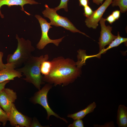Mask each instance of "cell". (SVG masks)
<instances>
[{
    "instance_id": "6da1fadb",
    "label": "cell",
    "mask_w": 127,
    "mask_h": 127,
    "mask_svg": "<svg viewBox=\"0 0 127 127\" xmlns=\"http://www.w3.org/2000/svg\"><path fill=\"white\" fill-rule=\"evenodd\" d=\"M51 61V71L48 75L43 76V81L55 86L62 84L66 85L73 82L81 74V68L72 60L59 57Z\"/></svg>"
},
{
    "instance_id": "7a4b0ae2",
    "label": "cell",
    "mask_w": 127,
    "mask_h": 127,
    "mask_svg": "<svg viewBox=\"0 0 127 127\" xmlns=\"http://www.w3.org/2000/svg\"><path fill=\"white\" fill-rule=\"evenodd\" d=\"M49 58L47 54L39 57L31 56L25 62L22 67L16 69L25 76L23 79L27 82L32 83L39 90L43 84L42 77L40 71V66L44 61L47 60Z\"/></svg>"
},
{
    "instance_id": "3957f363",
    "label": "cell",
    "mask_w": 127,
    "mask_h": 127,
    "mask_svg": "<svg viewBox=\"0 0 127 127\" xmlns=\"http://www.w3.org/2000/svg\"><path fill=\"white\" fill-rule=\"evenodd\" d=\"M16 38L18 42L17 48L13 53L8 54L7 61L8 63H12L15 68L21 66L32 56V53L35 50L31 41L20 38L17 34Z\"/></svg>"
},
{
    "instance_id": "277c9868",
    "label": "cell",
    "mask_w": 127,
    "mask_h": 127,
    "mask_svg": "<svg viewBox=\"0 0 127 127\" xmlns=\"http://www.w3.org/2000/svg\"><path fill=\"white\" fill-rule=\"evenodd\" d=\"M45 9L42 12V13L44 16L50 19L51 25L62 27L72 32H79L90 37L76 28L67 18L59 15L55 8H50L47 4L45 5Z\"/></svg>"
},
{
    "instance_id": "5b68a950",
    "label": "cell",
    "mask_w": 127,
    "mask_h": 127,
    "mask_svg": "<svg viewBox=\"0 0 127 127\" xmlns=\"http://www.w3.org/2000/svg\"><path fill=\"white\" fill-rule=\"evenodd\" d=\"M52 86L50 84H47L39 91L36 92L34 96L32 98L31 100L35 104H38L42 106L46 110L47 113V119H48L50 116L53 115L57 118L61 119L66 123H67L64 118L59 116L54 112L51 108L48 103V93L51 88Z\"/></svg>"
},
{
    "instance_id": "8992f818",
    "label": "cell",
    "mask_w": 127,
    "mask_h": 127,
    "mask_svg": "<svg viewBox=\"0 0 127 127\" xmlns=\"http://www.w3.org/2000/svg\"><path fill=\"white\" fill-rule=\"evenodd\" d=\"M35 17L38 20L41 26L42 35L40 39L36 45V48L39 50L43 49L48 44L53 43L57 46L64 36L57 39L52 40L49 37L48 32L49 29L52 28L50 23L40 15H36Z\"/></svg>"
},
{
    "instance_id": "52a82bcc",
    "label": "cell",
    "mask_w": 127,
    "mask_h": 127,
    "mask_svg": "<svg viewBox=\"0 0 127 127\" xmlns=\"http://www.w3.org/2000/svg\"><path fill=\"white\" fill-rule=\"evenodd\" d=\"M8 121L12 126L17 127H30L32 122L30 118L17 110L13 103L8 115Z\"/></svg>"
},
{
    "instance_id": "ba28073f",
    "label": "cell",
    "mask_w": 127,
    "mask_h": 127,
    "mask_svg": "<svg viewBox=\"0 0 127 127\" xmlns=\"http://www.w3.org/2000/svg\"><path fill=\"white\" fill-rule=\"evenodd\" d=\"M106 19L102 17L99 21L101 27L100 36L98 43L99 52L105 49V47L110 44L117 37L111 33L112 27L110 25L106 26L105 24Z\"/></svg>"
},
{
    "instance_id": "9c48e42d",
    "label": "cell",
    "mask_w": 127,
    "mask_h": 127,
    "mask_svg": "<svg viewBox=\"0 0 127 127\" xmlns=\"http://www.w3.org/2000/svg\"><path fill=\"white\" fill-rule=\"evenodd\" d=\"M17 98L16 93L10 89L5 88L0 92V107L8 116L12 104Z\"/></svg>"
},
{
    "instance_id": "30bf717a",
    "label": "cell",
    "mask_w": 127,
    "mask_h": 127,
    "mask_svg": "<svg viewBox=\"0 0 127 127\" xmlns=\"http://www.w3.org/2000/svg\"><path fill=\"white\" fill-rule=\"evenodd\" d=\"M112 0H106L97 9L93 11L92 15L87 18L85 23L87 26L89 28L96 29L98 26L99 21L105 11L111 4Z\"/></svg>"
},
{
    "instance_id": "8fae6325",
    "label": "cell",
    "mask_w": 127,
    "mask_h": 127,
    "mask_svg": "<svg viewBox=\"0 0 127 127\" xmlns=\"http://www.w3.org/2000/svg\"><path fill=\"white\" fill-rule=\"evenodd\" d=\"M39 4V3L34 0H0V16L2 18H4V15L0 10L1 7L4 5H7L9 8L13 5H20L21 8V10L24 11L27 15H30V14L24 10V5L27 4L33 5Z\"/></svg>"
},
{
    "instance_id": "7c38bea8",
    "label": "cell",
    "mask_w": 127,
    "mask_h": 127,
    "mask_svg": "<svg viewBox=\"0 0 127 127\" xmlns=\"http://www.w3.org/2000/svg\"><path fill=\"white\" fill-rule=\"evenodd\" d=\"M12 66L5 68L0 71V83L7 80H14L16 77L22 76V73Z\"/></svg>"
},
{
    "instance_id": "4fadbf2b",
    "label": "cell",
    "mask_w": 127,
    "mask_h": 127,
    "mask_svg": "<svg viewBox=\"0 0 127 127\" xmlns=\"http://www.w3.org/2000/svg\"><path fill=\"white\" fill-rule=\"evenodd\" d=\"M116 123L119 127H127V107L123 105L120 104L118 106Z\"/></svg>"
},
{
    "instance_id": "5bb4252c",
    "label": "cell",
    "mask_w": 127,
    "mask_h": 127,
    "mask_svg": "<svg viewBox=\"0 0 127 127\" xmlns=\"http://www.w3.org/2000/svg\"><path fill=\"white\" fill-rule=\"evenodd\" d=\"M96 106V103L93 102L85 109L73 114H69L67 116L72 118L74 120L77 119H82L87 114L93 112Z\"/></svg>"
},
{
    "instance_id": "9a60e30c",
    "label": "cell",
    "mask_w": 127,
    "mask_h": 127,
    "mask_svg": "<svg viewBox=\"0 0 127 127\" xmlns=\"http://www.w3.org/2000/svg\"><path fill=\"white\" fill-rule=\"evenodd\" d=\"M127 41V38H124L120 36L119 32H118L117 37L109 44L107 47L102 50L96 55L90 56V57L91 58L95 57L100 58L101 54L105 53L108 50L112 48L117 47L122 43L126 42Z\"/></svg>"
},
{
    "instance_id": "2e32d148",
    "label": "cell",
    "mask_w": 127,
    "mask_h": 127,
    "mask_svg": "<svg viewBox=\"0 0 127 127\" xmlns=\"http://www.w3.org/2000/svg\"><path fill=\"white\" fill-rule=\"evenodd\" d=\"M52 67L51 61L45 60L41 63L40 66V71L41 74L44 76L48 75Z\"/></svg>"
},
{
    "instance_id": "e0dca14e",
    "label": "cell",
    "mask_w": 127,
    "mask_h": 127,
    "mask_svg": "<svg viewBox=\"0 0 127 127\" xmlns=\"http://www.w3.org/2000/svg\"><path fill=\"white\" fill-rule=\"evenodd\" d=\"M111 4L113 7L118 6L122 13H125L127 11V0H112Z\"/></svg>"
},
{
    "instance_id": "ac0fdd59",
    "label": "cell",
    "mask_w": 127,
    "mask_h": 127,
    "mask_svg": "<svg viewBox=\"0 0 127 127\" xmlns=\"http://www.w3.org/2000/svg\"><path fill=\"white\" fill-rule=\"evenodd\" d=\"M8 120V116L7 113L0 107V122L2 123L3 126H5Z\"/></svg>"
},
{
    "instance_id": "d6986e66",
    "label": "cell",
    "mask_w": 127,
    "mask_h": 127,
    "mask_svg": "<svg viewBox=\"0 0 127 127\" xmlns=\"http://www.w3.org/2000/svg\"><path fill=\"white\" fill-rule=\"evenodd\" d=\"M69 0H61L59 5L57 7L55 8L57 11L60 9L63 8L65 11L67 12L68 11L67 3Z\"/></svg>"
},
{
    "instance_id": "ffe728a7",
    "label": "cell",
    "mask_w": 127,
    "mask_h": 127,
    "mask_svg": "<svg viewBox=\"0 0 127 127\" xmlns=\"http://www.w3.org/2000/svg\"><path fill=\"white\" fill-rule=\"evenodd\" d=\"M3 56V52H0V71L5 68L11 66L13 67L16 68L14 65L12 63H7L6 64L3 63L2 59Z\"/></svg>"
},
{
    "instance_id": "44dd1931",
    "label": "cell",
    "mask_w": 127,
    "mask_h": 127,
    "mask_svg": "<svg viewBox=\"0 0 127 127\" xmlns=\"http://www.w3.org/2000/svg\"><path fill=\"white\" fill-rule=\"evenodd\" d=\"M69 127H83V122L81 119L74 120L73 122L68 126Z\"/></svg>"
},
{
    "instance_id": "7402d4cb",
    "label": "cell",
    "mask_w": 127,
    "mask_h": 127,
    "mask_svg": "<svg viewBox=\"0 0 127 127\" xmlns=\"http://www.w3.org/2000/svg\"><path fill=\"white\" fill-rule=\"evenodd\" d=\"M84 16L87 18L91 16L93 13L91 8L88 5H87L84 7Z\"/></svg>"
},
{
    "instance_id": "603a6c76",
    "label": "cell",
    "mask_w": 127,
    "mask_h": 127,
    "mask_svg": "<svg viewBox=\"0 0 127 127\" xmlns=\"http://www.w3.org/2000/svg\"><path fill=\"white\" fill-rule=\"evenodd\" d=\"M95 127H115L114 122L113 121L105 123L103 125H100L98 124H94L93 125Z\"/></svg>"
},
{
    "instance_id": "cb8c5ba5",
    "label": "cell",
    "mask_w": 127,
    "mask_h": 127,
    "mask_svg": "<svg viewBox=\"0 0 127 127\" xmlns=\"http://www.w3.org/2000/svg\"><path fill=\"white\" fill-rule=\"evenodd\" d=\"M44 127L41 125L38 121L36 118H34L32 122L30 127Z\"/></svg>"
},
{
    "instance_id": "d4e9b609",
    "label": "cell",
    "mask_w": 127,
    "mask_h": 127,
    "mask_svg": "<svg viewBox=\"0 0 127 127\" xmlns=\"http://www.w3.org/2000/svg\"><path fill=\"white\" fill-rule=\"evenodd\" d=\"M120 11L116 10L113 11L112 14L116 20H118L120 16Z\"/></svg>"
},
{
    "instance_id": "484cf974",
    "label": "cell",
    "mask_w": 127,
    "mask_h": 127,
    "mask_svg": "<svg viewBox=\"0 0 127 127\" xmlns=\"http://www.w3.org/2000/svg\"><path fill=\"white\" fill-rule=\"evenodd\" d=\"M80 6L83 7L88 5L89 4V0H79Z\"/></svg>"
},
{
    "instance_id": "4316f807",
    "label": "cell",
    "mask_w": 127,
    "mask_h": 127,
    "mask_svg": "<svg viewBox=\"0 0 127 127\" xmlns=\"http://www.w3.org/2000/svg\"><path fill=\"white\" fill-rule=\"evenodd\" d=\"M106 21H107L110 24H111L116 20L112 14L108 16L106 19Z\"/></svg>"
},
{
    "instance_id": "83f0119b",
    "label": "cell",
    "mask_w": 127,
    "mask_h": 127,
    "mask_svg": "<svg viewBox=\"0 0 127 127\" xmlns=\"http://www.w3.org/2000/svg\"><path fill=\"white\" fill-rule=\"evenodd\" d=\"M10 81L9 80H7L0 83V92L4 88L6 84L8 83Z\"/></svg>"
},
{
    "instance_id": "f1b7e54d",
    "label": "cell",
    "mask_w": 127,
    "mask_h": 127,
    "mask_svg": "<svg viewBox=\"0 0 127 127\" xmlns=\"http://www.w3.org/2000/svg\"><path fill=\"white\" fill-rule=\"evenodd\" d=\"M103 0H92L93 2L98 5L102 4Z\"/></svg>"
},
{
    "instance_id": "f546056e",
    "label": "cell",
    "mask_w": 127,
    "mask_h": 127,
    "mask_svg": "<svg viewBox=\"0 0 127 127\" xmlns=\"http://www.w3.org/2000/svg\"><path fill=\"white\" fill-rule=\"evenodd\" d=\"M0 122H0V125H1V124Z\"/></svg>"
}]
</instances>
